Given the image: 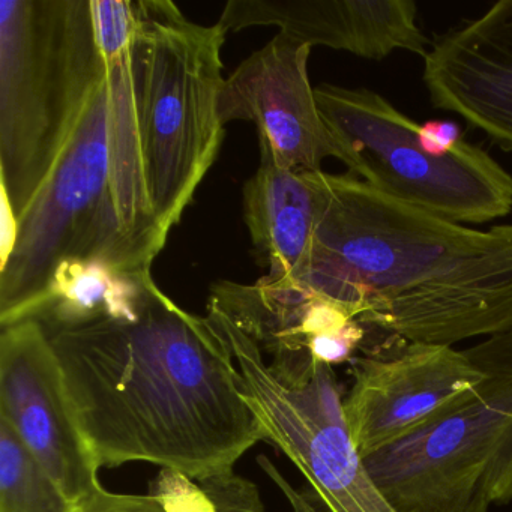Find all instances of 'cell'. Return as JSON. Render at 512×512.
I'll list each match as a JSON object with an SVG mask.
<instances>
[{
	"instance_id": "6da1fadb",
	"label": "cell",
	"mask_w": 512,
	"mask_h": 512,
	"mask_svg": "<svg viewBox=\"0 0 512 512\" xmlns=\"http://www.w3.org/2000/svg\"><path fill=\"white\" fill-rule=\"evenodd\" d=\"M47 334L100 467L145 461L199 481L266 442L223 338L157 283L136 319Z\"/></svg>"
},
{
	"instance_id": "7a4b0ae2",
	"label": "cell",
	"mask_w": 512,
	"mask_h": 512,
	"mask_svg": "<svg viewBox=\"0 0 512 512\" xmlns=\"http://www.w3.org/2000/svg\"><path fill=\"white\" fill-rule=\"evenodd\" d=\"M319 217L295 283L362 326L452 346L512 329V224L475 230L352 173L313 172Z\"/></svg>"
},
{
	"instance_id": "3957f363",
	"label": "cell",
	"mask_w": 512,
	"mask_h": 512,
	"mask_svg": "<svg viewBox=\"0 0 512 512\" xmlns=\"http://www.w3.org/2000/svg\"><path fill=\"white\" fill-rule=\"evenodd\" d=\"M136 16L109 7L95 17L107 71L49 178L22 217L0 266V328L31 320L56 266L100 257L151 272L166 245L146 196L131 43Z\"/></svg>"
},
{
	"instance_id": "277c9868",
	"label": "cell",
	"mask_w": 512,
	"mask_h": 512,
	"mask_svg": "<svg viewBox=\"0 0 512 512\" xmlns=\"http://www.w3.org/2000/svg\"><path fill=\"white\" fill-rule=\"evenodd\" d=\"M106 71L91 0H0V190L17 220Z\"/></svg>"
},
{
	"instance_id": "5b68a950",
	"label": "cell",
	"mask_w": 512,
	"mask_h": 512,
	"mask_svg": "<svg viewBox=\"0 0 512 512\" xmlns=\"http://www.w3.org/2000/svg\"><path fill=\"white\" fill-rule=\"evenodd\" d=\"M226 37L220 23L190 22L170 0H136L131 58L143 175L152 220L166 241L223 143Z\"/></svg>"
},
{
	"instance_id": "8992f818",
	"label": "cell",
	"mask_w": 512,
	"mask_h": 512,
	"mask_svg": "<svg viewBox=\"0 0 512 512\" xmlns=\"http://www.w3.org/2000/svg\"><path fill=\"white\" fill-rule=\"evenodd\" d=\"M206 319L235 359L242 395L266 442L278 446L307 479V487L299 490L269 457H257L292 512H395L353 443L332 365L310 355L268 364L256 341L214 301Z\"/></svg>"
},
{
	"instance_id": "52a82bcc",
	"label": "cell",
	"mask_w": 512,
	"mask_h": 512,
	"mask_svg": "<svg viewBox=\"0 0 512 512\" xmlns=\"http://www.w3.org/2000/svg\"><path fill=\"white\" fill-rule=\"evenodd\" d=\"M317 104L352 175L374 190L451 223L484 224L512 211V176L484 149L460 142L428 154L421 125L367 88L323 85Z\"/></svg>"
},
{
	"instance_id": "ba28073f",
	"label": "cell",
	"mask_w": 512,
	"mask_h": 512,
	"mask_svg": "<svg viewBox=\"0 0 512 512\" xmlns=\"http://www.w3.org/2000/svg\"><path fill=\"white\" fill-rule=\"evenodd\" d=\"M395 512H488L512 500V377L364 457Z\"/></svg>"
},
{
	"instance_id": "9c48e42d",
	"label": "cell",
	"mask_w": 512,
	"mask_h": 512,
	"mask_svg": "<svg viewBox=\"0 0 512 512\" xmlns=\"http://www.w3.org/2000/svg\"><path fill=\"white\" fill-rule=\"evenodd\" d=\"M344 418L361 457L403 439L463 403L485 379L463 350L410 343L352 359Z\"/></svg>"
},
{
	"instance_id": "30bf717a",
	"label": "cell",
	"mask_w": 512,
	"mask_h": 512,
	"mask_svg": "<svg viewBox=\"0 0 512 512\" xmlns=\"http://www.w3.org/2000/svg\"><path fill=\"white\" fill-rule=\"evenodd\" d=\"M0 329V418L80 503L103 487L100 466L77 424L49 334L37 320Z\"/></svg>"
},
{
	"instance_id": "8fae6325",
	"label": "cell",
	"mask_w": 512,
	"mask_h": 512,
	"mask_svg": "<svg viewBox=\"0 0 512 512\" xmlns=\"http://www.w3.org/2000/svg\"><path fill=\"white\" fill-rule=\"evenodd\" d=\"M311 47L278 32L226 79L220 98L223 124L253 122L260 161L287 170L319 172L340 160L308 76Z\"/></svg>"
},
{
	"instance_id": "7c38bea8",
	"label": "cell",
	"mask_w": 512,
	"mask_h": 512,
	"mask_svg": "<svg viewBox=\"0 0 512 512\" xmlns=\"http://www.w3.org/2000/svg\"><path fill=\"white\" fill-rule=\"evenodd\" d=\"M422 82L434 107L512 154V0L442 35L424 56Z\"/></svg>"
},
{
	"instance_id": "4fadbf2b",
	"label": "cell",
	"mask_w": 512,
	"mask_h": 512,
	"mask_svg": "<svg viewBox=\"0 0 512 512\" xmlns=\"http://www.w3.org/2000/svg\"><path fill=\"white\" fill-rule=\"evenodd\" d=\"M218 23L227 32L275 26L311 49L325 46L370 61L403 50L422 58L428 52L413 0H230Z\"/></svg>"
},
{
	"instance_id": "5bb4252c",
	"label": "cell",
	"mask_w": 512,
	"mask_h": 512,
	"mask_svg": "<svg viewBox=\"0 0 512 512\" xmlns=\"http://www.w3.org/2000/svg\"><path fill=\"white\" fill-rule=\"evenodd\" d=\"M244 220L257 256L268 266L266 281H296L313 247L319 196L313 172L260 161L242 191Z\"/></svg>"
},
{
	"instance_id": "9a60e30c",
	"label": "cell",
	"mask_w": 512,
	"mask_h": 512,
	"mask_svg": "<svg viewBox=\"0 0 512 512\" xmlns=\"http://www.w3.org/2000/svg\"><path fill=\"white\" fill-rule=\"evenodd\" d=\"M154 283L151 272L119 268L100 257H70L56 266L31 320L46 332L133 320Z\"/></svg>"
},
{
	"instance_id": "2e32d148",
	"label": "cell",
	"mask_w": 512,
	"mask_h": 512,
	"mask_svg": "<svg viewBox=\"0 0 512 512\" xmlns=\"http://www.w3.org/2000/svg\"><path fill=\"white\" fill-rule=\"evenodd\" d=\"M0 512H79L17 431L0 418Z\"/></svg>"
},
{
	"instance_id": "e0dca14e",
	"label": "cell",
	"mask_w": 512,
	"mask_h": 512,
	"mask_svg": "<svg viewBox=\"0 0 512 512\" xmlns=\"http://www.w3.org/2000/svg\"><path fill=\"white\" fill-rule=\"evenodd\" d=\"M217 512H266L259 488L233 469L221 470L196 481Z\"/></svg>"
},
{
	"instance_id": "ac0fdd59",
	"label": "cell",
	"mask_w": 512,
	"mask_h": 512,
	"mask_svg": "<svg viewBox=\"0 0 512 512\" xmlns=\"http://www.w3.org/2000/svg\"><path fill=\"white\" fill-rule=\"evenodd\" d=\"M154 494L166 512H217L194 479L175 469H161L154 481Z\"/></svg>"
},
{
	"instance_id": "d6986e66",
	"label": "cell",
	"mask_w": 512,
	"mask_h": 512,
	"mask_svg": "<svg viewBox=\"0 0 512 512\" xmlns=\"http://www.w3.org/2000/svg\"><path fill=\"white\" fill-rule=\"evenodd\" d=\"M463 352L487 376L512 377V329Z\"/></svg>"
},
{
	"instance_id": "ffe728a7",
	"label": "cell",
	"mask_w": 512,
	"mask_h": 512,
	"mask_svg": "<svg viewBox=\"0 0 512 512\" xmlns=\"http://www.w3.org/2000/svg\"><path fill=\"white\" fill-rule=\"evenodd\" d=\"M79 512H166L154 494L112 493L104 487L79 503Z\"/></svg>"
},
{
	"instance_id": "44dd1931",
	"label": "cell",
	"mask_w": 512,
	"mask_h": 512,
	"mask_svg": "<svg viewBox=\"0 0 512 512\" xmlns=\"http://www.w3.org/2000/svg\"><path fill=\"white\" fill-rule=\"evenodd\" d=\"M419 143L433 157H445L461 140L460 127L452 121H430L419 127Z\"/></svg>"
},
{
	"instance_id": "7402d4cb",
	"label": "cell",
	"mask_w": 512,
	"mask_h": 512,
	"mask_svg": "<svg viewBox=\"0 0 512 512\" xmlns=\"http://www.w3.org/2000/svg\"><path fill=\"white\" fill-rule=\"evenodd\" d=\"M2 196V217H0V266H4L10 259L14 247H16L17 236H19V220L16 212L11 206L7 193L0 190Z\"/></svg>"
}]
</instances>
